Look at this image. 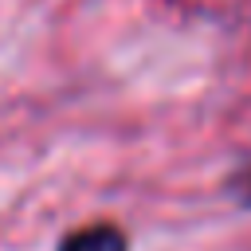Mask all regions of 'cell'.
Wrapping results in <instances>:
<instances>
[{"instance_id":"obj_1","label":"cell","mask_w":251,"mask_h":251,"mask_svg":"<svg viewBox=\"0 0 251 251\" xmlns=\"http://www.w3.org/2000/svg\"><path fill=\"white\" fill-rule=\"evenodd\" d=\"M59 251H129V243L122 235V227H114V224H90V227L71 231L59 243Z\"/></svg>"},{"instance_id":"obj_2","label":"cell","mask_w":251,"mask_h":251,"mask_svg":"<svg viewBox=\"0 0 251 251\" xmlns=\"http://www.w3.org/2000/svg\"><path fill=\"white\" fill-rule=\"evenodd\" d=\"M247 200H251V196H247Z\"/></svg>"}]
</instances>
